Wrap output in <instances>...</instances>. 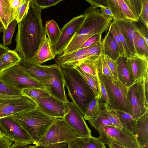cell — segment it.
Returning <instances> with one entry per match:
<instances>
[{"label": "cell", "mask_w": 148, "mask_h": 148, "mask_svg": "<svg viewBox=\"0 0 148 148\" xmlns=\"http://www.w3.org/2000/svg\"><path fill=\"white\" fill-rule=\"evenodd\" d=\"M109 28L110 29V31L113 35L117 44L119 49L120 56L126 57V54L123 46L121 42L115 29L113 26L112 23Z\"/></svg>", "instance_id": "cell-44"}, {"label": "cell", "mask_w": 148, "mask_h": 148, "mask_svg": "<svg viewBox=\"0 0 148 148\" xmlns=\"http://www.w3.org/2000/svg\"><path fill=\"white\" fill-rule=\"evenodd\" d=\"M101 71L102 73L105 75L108 76H113L103 55H101Z\"/></svg>", "instance_id": "cell-48"}, {"label": "cell", "mask_w": 148, "mask_h": 148, "mask_svg": "<svg viewBox=\"0 0 148 148\" xmlns=\"http://www.w3.org/2000/svg\"><path fill=\"white\" fill-rule=\"evenodd\" d=\"M0 93L13 96L23 95L21 91L13 89L0 80Z\"/></svg>", "instance_id": "cell-40"}, {"label": "cell", "mask_w": 148, "mask_h": 148, "mask_svg": "<svg viewBox=\"0 0 148 148\" xmlns=\"http://www.w3.org/2000/svg\"><path fill=\"white\" fill-rule=\"evenodd\" d=\"M148 110L137 119L133 134L141 147L148 143Z\"/></svg>", "instance_id": "cell-21"}, {"label": "cell", "mask_w": 148, "mask_h": 148, "mask_svg": "<svg viewBox=\"0 0 148 148\" xmlns=\"http://www.w3.org/2000/svg\"><path fill=\"white\" fill-rule=\"evenodd\" d=\"M86 1L90 6L84 13L85 15V19L61 54L71 53L79 49L91 37L97 34H102L109 29L113 18L102 14L94 1Z\"/></svg>", "instance_id": "cell-2"}, {"label": "cell", "mask_w": 148, "mask_h": 148, "mask_svg": "<svg viewBox=\"0 0 148 148\" xmlns=\"http://www.w3.org/2000/svg\"><path fill=\"white\" fill-rule=\"evenodd\" d=\"M112 23L115 28L121 42L123 46L126 54V58H129L132 55L129 51L127 47L125 39L121 33L120 30L115 21H113Z\"/></svg>", "instance_id": "cell-42"}, {"label": "cell", "mask_w": 148, "mask_h": 148, "mask_svg": "<svg viewBox=\"0 0 148 148\" xmlns=\"http://www.w3.org/2000/svg\"><path fill=\"white\" fill-rule=\"evenodd\" d=\"M130 62L135 81L144 77L148 74V59L135 54L127 58Z\"/></svg>", "instance_id": "cell-20"}, {"label": "cell", "mask_w": 148, "mask_h": 148, "mask_svg": "<svg viewBox=\"0 0 148 148\" xmlns=\"http://www.w3.org/2000/svg\"><path fill=\"white\" fill-rule=\"evenodd\" d=\"M44 113L52 117L63 119L65 113V103L51 96L31 98Z\"/></svg>", "instance_id": "cell-15"}, {"label": "cell", "mask_w": 148, "mask_h": 148, "mask_svg": "<svg viewBox=\"0 0 148 148\" xmlns=\"http://www.w3.org/2000/svg\"><path fill=\"white\" fill-rule=\"evenodd\" d=\"M101 41V55L106 56L116 61L121 56L117 44L109 28Z\"/></svg>", "instance_id": "cell-19"}, {"label": "cell", "mask_w": 148, "mask_h": 148, "mask_svg": "<svg viewBox=\"0 0 148 148\" xmlns=\"http://www.w3.org/2000/svg\"><path fill=\"white\" fill-rule=\"evenodd\" d=\"M21 91L23 95L26 96L30 99L44 98L50 95L46 89L27 88H22Z\"/></svg>", "instance_id": "cell-32"}, {"label": "cell", "mask_w": 148, "mask_h": 148, "mask_svg": "<svg viewBox=\"0 0 148 148\" xmlns=\"http://www.w3.org/2000/svg\"><path fill=\"white\" fill-rule=\"evenodd\" d=\"M116 61L117 79L127 88L130 87L135 81L127 58L120 56Z\"/></svg>", "instance_id": "cell-18"}, {"label": "cell", "mask_w": 148, "mask_h": 148, "mask_svg": "<svg viewBox=\"0 0 148 148\" xmlns=\"http://www.w3.org/2000/svg\"><path fill=\"white\" fill-rule=\"evenodd\" d=\"M30 136L36 145L55 118L42 112L38 107L11 116Z\"/></svg>", "instance_id": "cell-5"}, {"label": "cell", "mask_w": 148, "mask_h": 148, "mask_svg": "<svg viewBox=\"0 0 148 148\" xmlns=\"http://www.w3.org/2000/svg\"><path fill=\"white\" fill-rule=\"evenodd\" d=\"M96 130L99 135L97 139L105 145L112 140L126 147L139 148L142 147L133 134L123 128L108 125L101 126Z\"/></svg>", "instance_id": "cell-8"}, {"label": "cell", "mask_w": 148, "mask_h": 148, "mask_svg": "<svg viewBox=\"0 0 148 148\" xmlns=\"http://www.w3.org/2000/svg\"><path fill=\"white\" fill-rule=\"evenodd\" d=\"M98 78L101 95V101L102 102L103 101L104 102V103H103V105L104 106L107 105L108 103V99L107 94L105 88L102 82L99 79L98 77Z\"/></svg>", "instance_id": "cell-49"}, {"label": "cell", "mask_w": 148, "mask_h": 148, "mask_svg": "<svg viewBox=\"0 0 148 148\" xmlns=\"http://www.w3.org/2000/svg\"><path fill=\"white\" fill-rule=\"evenodd\" d=\"M4 28L3 24L0 21V33L3 32V30Z\"/></svg>", "instance_id": "cell-59"}, {"label": "cell", "mask_w": 148, "mask_h": 148, "mask_svg": "<svg viewBox=\"0 0 148 148\" xmlns=\"http://www.w3.org/2000/svg\"><path fill=\"white\" fill-rule=\"evenodd\" d=\"M106 110L108 118L112 124L114 126L123 128L115 112L114 111Z\"/></svg>", "instance_id": "cell-45"}, {"label": "cell", "mask_w": 148, "mask_h": 148, "mask_svg": "<svg viewBox=\"0 0 148 148\" xmlns=\"http://www.w3.org/2000/svg\"><path fill=\"white\" fill-rule=\"evenodd\" d=\"M145 77L136 80L127 88V96L130 108L129 113L136 119L148 110V102L144 90Z\"/></svg>", "instance_id": "cell-9"}, {"label": "cell", "mask_w": 148, "mask_h": 148, "mask_svg": "<svg viewBox=\"0 0 148 148\" xmlns=\"http://www.w3.org/2000/svg\"><path fill=\"white\" fill-rule=\"evenodd\" d=\"M3 136H4V135L0 130V137Z\"/></svg>", "instance_id": "cell-61"}, {"label": "cell", "mask_w": 148, "mask_h": 148, "mask_svg": "<svg viewBox=\"0 0 148 148\" xmlns=\"http://www.w3.org/2000/svg\"><path fill=\"white\" fill-rule=\"evenodd\" d=\"M135 17L139 21L142 10V0H125Z\"/></svg>", "instance_id": "cell-37"}, {"label": "cell", "mask_w": 148, "mask_h": 148, "mask_svg": "<svg viewBox=\"0 0 148 148\" xmlns=\"http://www.w3.org/2000/svg\"><path fill=\"white\" fill-rule=\"evenodd\" d=\"M2 71L19 64L21 58L14 50L10 49L1 57Z\"/></svg>", "instance_id": "cell-31"}, {"label": "cell", "mask_w": 148, "mask_h": 148, "mask_svg": "<svg viewBox=\"0 0 148 148\" xmlns=\"http://www.w3.org/2000/svg\"><path fill=\"white\" fill-rule=\"evenodd\" d=\"M94 2L97 7L100 8L102 14L106 16L112 17L113 18L114 16L107 5L106 6L103 5L95 1Z\"/></svg>", "instance_id": "cell-50"}, {"label": "cell", "mask_w": 148, "mask_h": 148, "mask_svg": "<svg viewBox=\"0 0 148 148\" xmlns=\"http://www.w3.org/2000/svg\"><path fill=\"white\" fill-rule=\"evenodd\" d=\"M60 67L68 96L84 115L88 105L95 97V94L75 69L68 66Z\"/></svg>", "instance_id": "cell-3"}, {"label": "cell", "mask_w": 148, "mask_h": 148, "mask_svg": "<svg viewBox=\"0 0 148 148\" xmlns=\"http://www.w3.org/2000/svg\"><path fill=\"white\" fill-rule=\"evenodd\" d=\"M38 107L36 103L24 95L4 101L0 110V119L28 111Z\"/></svg>", "instance_id": "cell-14"}, {"label": "cell", "mask_w": 148, "mask_h": 148, "mask_svg": "<svg viewBox=\"0 0 148 148\" xmlns=\"http://www.w3.org/2000/svg\"><path fill=\"white\" fill-rule=\"evenodd\" d=\"M15 19L14 11L10 6L9 0H0V21L6 29Z\"/></svg>", "instance_id": "cell-26"}, {"label": "cell", "mask_w": 148, "mask_h": 148, "mask_svg": "<svg viewBox=\"0 0 148 148\" xmlns=\"http://www.w3.org/2000/svg\"><path fill=\"white\" fill-rule=\"evenodd\" d=\"M22 0H9L10 6L15 12L21 3Z\"/></svg>", "instance_id": "cell-57"}, {"label": "cell", "mask_w": 148, "mask_h": 148, "mask_svg": "<svg viewBox=\"0 0 148 148\" xmlns=\"http://www.w3.org/2000/svg\"><path fill=\"white\" fill-rule=\"evenodd\" d=\"M85 17L84 13L75 17L62 28L60 36L54 49L56 56L62 53L64 50L82 24Z\"/></svg>", "instance_id": "cell-13"}, {"label": "cell", "mask_w": 148, "mask_h": 148, "mask_svg": "<svg viewBox=\"0 0 148 148\" xmlns=\"http://www.w3.org/2000/svg\"><path fill=\"white\" fill-rule=\"evenodd\" d=\"M105 144L108 145L110 148H125L119 143L112 140L108 142Z\"/></svg>", "instance_id": "cell-56"}, {"label": "cell", "mask_w": 148, "mask_h": 148, "mask_svg": "<svg viewBox=\"0 0 148 148\" xmlns=\"http://www.w3.org/2000/svg\"><path fill=\"white\" fill-rule=\"evenodd\" d=\"M114 111L118 117L123 129L133 134L136 128L137 119L128 113L120 111Z\"/></svg>", "instance_id": "cell-27"}, {"label": "cell", "mask_w": 148, "mask_h": 148, "mask_svg": "<svg viewBox=\"0 0 148 148\" xmlns=\"http://www.w3.org/2000/svg\"><path fill=\"white\" fill-rule=\"evenodd\" d=\"M123 36L127 47L132 54H135V32L137 27L134 22L128 19L114 20Z\"/></svg>", "instance_id": "cell-17"}, {"label": "cell", "mask_w": 148, "mask_h": 148, "mask_svg": "<svg viewBox=\"0 0 148 148\" xmlns=\"http://www.w3.org/2000/svg\"><path fill=\"white\" fill-rule=\"evenodd\" d=\"M134 46L135 54L148 59V44L141 34L138 27L135 32Z\"/></svg>", "instance_id": "cell-28"}, {"label": "cell", "mask_w": 148, "mask_h": 148, "mask_svg": "<svg viewBox=\"0 0 148 148\" xmlns=\"http://www.w3.org/2000/svg\"><path fill=\"white\" fill-rule=\"evenodd\" d=\"M21 96H13L0 93V103L18 98Z\"/></svg>", "instance_id": "cell-54"}, {"label": "cell", "mask_w": 148, "mask_h": 148, "mask_svg": "<svg viewBox=\"0 0 148 148\" xmlns=\"http://www.w3.org/2000/svg\"><path fill=\"white\" fill-rule=\"evenodd\" d=\"M78 137L63 119L55 118L36 145L42 148H66L69 143Z\"/></svg>", "instance_id": "cell-6"}, {"label": "cell", "mask_w": 148, "mask_h": 148, "mask_svg": "<svg viewBox=\"0 0 148 148\" xmlns=\"http://www.w3.org/2000/svg\"><path fill=\"white\" fill-rule=\"evenodd\" d=\"M0 80L20 91L21 89L25 88L45 89L43 84L33 78L18 64L3 71L0 74Z\"/></svg>", "instance_id": "cell-7"}, {"label": "cell", "mask_w": 148, "mask_h": 148, "mask_svg": "<svg viewBox=\"0 0 148 148\" xmlns=\"http://www.w3.org/2000/svg\"><path fill=\"white\" fill-rule=\"evenodd\" d=\"M34 3L38 7L43 9L55 6L62 0H32Z\"/></svg>", "instance_id": "cell-41"}, {"label": "cell", "mask_w": 148, "mask_h": 148, "mask_svg": "<svg viewBox=\"0 0 148 148\" xmlns=\"http://www.w3.org/2000/svg\"><path fill=\"white\" fill-rule=\"evenodd\" d=\"M71 66L77 71L93 91L96 96L101 100V95L98 76H94L84 72L77 66L73 65Z\"/></svg>", "instance_id": "cell-29"}, {"label": "cell", "mask_w": 148, "mask_h": 148, "mask_svg": "<svg viewBox=\"0 0 148 148\" xmlns=\"http://www.w3.org/2000/svg\"></svg>", "instance_id": "cell-63"}, {"label": "cell", "mask_w": 148, "mask_h": 148, "mask_svg": "<svg viewBox=\"0 0 148 148\" xmlns=\"http://www.w3.org/2000/svg\"><path fill=\"white\" fill-rule=\"evenodd\" d=\"M106 1L114 16L113 20L127 19L121 10L118 0H107Z\"/></svg>", "instance_id": "cell-34"}, {"label": "cell", "mask_w": 148, "mask_h": 148, "mask_svg": "<svg viewBox=\"0 0 148 148\" xmlns=\"http://www.w3.org/2000/svg\"><path fill=\"white\" fill-rule=\"evenodd\" d=\"M101 59L97 67V75L104 86L107 94L108 103L104 106L105 108L129 113L130 108L127 96V88L114 76L103 75L101 71Z\"/></svg>", "instance_id": "cell-4"}, {"label": "cell", "mask_w": 148, "mask_h": 148, "mask_svg": "<svg viewBox=\"0 0 148 148\" xmlns=\"http://www.w3.org/2000/svg\"><path fill=\"white\" fill-rule=\"evenodd\" d=\"M90 126L96 130L101 126H114L108 120L106 114V110H101L97 116L94 118L88 121Z\"/></svg>", "instance_id": "cell-33"}, {"label": "cell", "mask_w": 148, "mask_h": 148, "mask_svg": "<svg viewBox=\"0 0 148 148\" xmlns=\"http://www.w3.org/2000/svg\"><path fill=\"white\" fill-rule=\"evenodd\" d=\"M142 8L140 16L142 22L148 28V0H142Z\"/></svg>", "instance_id": "cell-43"}, {"label": "cell", "mask_w": 148, "mask_h": 148, "mask_svg": "<svg viewBox=\"0 0 148 148\" xmlns=\"http://www.w3.org/2000/svg\"><path fill=\"white\" fill-rule=\"evenodd\" d=\"M42 9L30 0L27 13L18 23L14 50L21 59L32 61L46 36L41 19Z\"/></svg>", "instance_id": "cell-1"}, {"label": "cell", "mask_w": 148, "mask_h": 148, "mask_svg": "<svg viewBox=\"0 0 148 148\" xmlns=\"http://www.w3.org/2000/svg\"><path fill=\"white\" fill-rule=\"evenodd\" d=\"M67 148H106L105 145L97 138L78 137L68 145Z\"/></svg>", "instance_id": "cell-22"}, {"label": "cell", "mask_w": 148, "mask_h": 148, "mask_svg": "<svg viewBox=\"0 0 148 148\" xmlns=\"http://www.w3.org/2000/svg\"><path fill=\"white\" fill-rule=\"evenodd\" d=\"M39 147L36 145H32L14 142L10 148H38Z\"/></svg>", "instance_id": "cell-52"}, {"label": "cell", "mask_w": 148, "mask_h": 148, "mask_svg": "<svg viewBox=\"0 0 148 148\" xmlns=\"http://www.w3.org/2000/svg\"><path fill=\"white\" fill-rule=\"evenodd\" d=\"M0 130L4 136L13 142L35 145L30 136L11 116L0 119Z\"/></svg>", "instance_id": "cell-11"}, {"label": "cell", "mask_w": 148, "mask_h": 148, "mask_svg": "<svg viewBox=\"0 0 148 148\" xmlns=\"http://www.w3.org/2000/svg\"><path fill=\"white\" fill-rule=\"evenodd\" d=\"M125 148H127V147H124ZM143 148L142 147H140V148Z\"/></svg>", "instance_id": "cell-62"}, {"label": "cell", "mask_w": 148, "mask_h": 148, "mask_svg": "<svg viewBox=\"0 0 148 148\" xmlns=\"http://www.w3.org/2000/svg\"><path fill=\"white\" fill-rule=\"evenodd\" d=\"M148 28L145 26L139 29L140 32L145 39L147 44H148Z\"/></svg>", "instance_id": "cell-55"}, {"label": "cell", "mask_w": 148, "mask_h": 148, "mask_svg": "<svg viewBox=\"0 0 148 148\" xmlns=\"http://www.w3.org/2000/svg\"><path fill=\"white\" fill-rule=\"evenodd\" d=\"M103 56L112 75L117 78L116 61H113L106 56Z\"/></svg>", "instance_id": "cell-47"}, {"label": "cell", "mask_w": 148, "mask_h": 148, "mask_svg": "<svg viewBox=\"0 0 148 148\" xmlns=\"http://www.w3.org/2000/svg\"><path fill=\"white\" fill-rule=\"evenodd\" d=\"M30 0H22L20 5L15 12V19L18 23L22 19L27 13L29 8Z\"/></svg>", "instance_id": "cell-36"}, {"label": "cell", "mask_w": 148, "mask_h": 148, "mask_svg": "<svg viewBox=\"0 0 148 148\" xmlns=\"http://www.w3.org/2000/svg\"></svg>", "instance_id": "cell-64"}, {"label": "cell", "mask_w": 148, "mask_h": 148, "mask_svg": "<svg viewBox=\"0 0 148 148\" xmlns=\"http://www.w3.org/2000/svg\"><path fill=\"white\" fill-rule=\"evenodd\" d=\"M50 77L43 84L51 95L64 103L68 100L65 90L64 81L60 67L55 64L50 65L49 68Z\"/></svg>", "instance_id": "cell-12"}, {"label": "cell", "mask_w": 148, "mask_h": 148, "mask_svg": "<svg viewBox=\"0 0 148 148\" xmlns=\"http://www.w3.org/2000/svg\"><path fill=\"white\" fill-rule=\"evenodd\" d=\"M10 50V49L7 46L0 43V74L2 71L1 57L3 54L7 52Z\"/></svg>", "instance_id": "cell-53"}, {"label": "cell", "mask_w": 148, "mask_h": 148, "mask_svg": "<svg viewBox=\"0 0 148 148\" xmlns=\"http://www.w3.org/2000/svg\"><path fill=\"white\" fill-rule=\"evenodd\" d=\"M44 28L46 34L48 36L51 47L54 53V48L60 36L61 30L57 23L53 20L46 21Z\"/></svg>", "instance_id": "cell-25"}, {"label": "cell", "mask_w": 148, "mask_h": 148, "mask_svg": "<svg viewBox=\"0 0 148 148\" xmlns=\"http://www.w3.org/2000/svg\"><path fill=\"white\" fill-rule=\"evenodd\" d=\"M55 56L49 39L46 36L32 62L41 65L47 61L54 59Z\"/></svg>", "instance_id": "cell-23"}, {"label": "cell", "mask_w": 148, "mask_h": 148, "mask_svg": "<svg viewBox=\"0 0 148 148\" xmlns=\"http://www.w3.org/2000/svg\"><path fill=\"white\" fill-rule=\"evenodd\" d=\"M102 41L97 42L92 44L87 48L85 56L86 59L101 55Z\"/></svg>", "instance_id": "cell-38"}, {"label": "cell", "mask_w": 148, "mask_h": 148, "mask_svg": "<svg viewBox=\"0 0 148 148\" xmlns=\"http://www.w3.org/2000/svg\"><path fill=\"white\" fill-rule=\"evenodd\" d=\"M101 57V55L88 58L73 66H77L84 72L93 76H97V67Z\"/></svg>", "instance_id": "cell-24"}, {"label": "cell", "mask_w": 148, "mask_h": 148, "mask_svg": "<svg viewBox=\"0 0 148 148\" xmlns=\"http://www.w3.org/2000/svg\"><path fill=\"white\" fill-rule=\"evenodd\" d=\"M17 25L18 23L14 19L10 23L6 29H4L3 32V42L4 45L6 46L11 44L12 38Z\"/></svg>", "instance_id": "cell-35"}, {"label": "cell", "mask_w": 148, "mask_h": 148, "mask_svg": "<svg viewBox=\"0 0 148 148\" xmlns=\"http://www.w3.org/2000/svg\"><path fill=\"white\" fill-rule=\"evenodd\" d=\"M13 142L6 137H0V148H10Z\"/></svg>", "instance_id": "cell-51"}, {"label": "cell", "mask_w": 148, "mask_h": 148, "mask_svg": "<svg viewBox=\"0 0 148 148\" xmlns=\"http://www.w3.org/2000/svg\"><path fill=\"white\" fill-rule=\"evenodd\" d=\"M121 10L127 19L134 22H137L138 20L135 17L125 0H118Z\"/></svg>", "instance_id": "cell-39"}, {"label": "cell", "mask_w": 148, "mask_h": 148, "mask_svg": "<svg viewBox=\"0 0 148 148\" xmlns=\"http://www.w3.org/2000/svg\"><path fill=\"white\" fill-rule=\"evenodd\" d=\"M103 105L101 100L95 96L88 105L84 115V119L88 121L95 117L101 110Z\"/></svg>", "instance_id": "cell-30"}, {"label": "cell", "mask_w": 148, "mask_h": 148, "mask_svg": "<svg viewBox=\"0 0 148 148\" xmlns=\"http://www.w3.org/2000/svg\"><path fill=\"white\" fill-rule=\"evenodd\" d=\"M148 74L145 77L144 79V90L145 97L146 101H148Z\"/></svg>", "instance_id": "cell-58"}, {"label": "cell", "mask_w": 148, "mask_h": 148, "mask_svg": "<svg viewBox=\"0 0 148 148\" xmlns=\"http://www.w3.org/2000/svg\"><path fill=\"white\" fill-rule=\"evenodd\" d=\"M65 113L63 119L77 133L79 137L92 136L84 115L75 104L68 101L65 103Z\"/></svg>", "instance_id": "cell-10"}, {"label": "cell", "mask_w": 148, "mask_h": 148, "mask_svg": "<svg viewBox=\"0 0 148 148\" xmlns=\"http://www.w3.org/2000/svg\"><path fill=\"white\" fill-rule=\"evenodd\" d=\"M18 64L33 78L42 84L50 77V65H40L23 59H21Z\"/></svg>", "instance_id": "cell-16"}, {"label": "cell", "mask_w": 148, "mask_h": 148, "mask_svg": "<svg viewBox=\"0 0 148 148\" xmlns=\"http://www.w3.org/2000/svg\"><path fill=\"white\" fill-rule=\"evenodd\" d=\"M102 34H97L88 38L82 45L80 49L87 48L94 43L101 41Z\"/></svg>", "instance_id": "cell-46"}, {"label": "cell", "mask_w": 148, "mask_h": 148, "mask_svg": "<svg viewBox=\"0 0 148 148\" xmlns=\"http://www.w3.org/2000/svg\"><path fill=\"white\" fill-rule=\"evenodd\" d=\"M4 102H0V110L1 109V108L3 107L4 104Z\"/></svg>", "instance_id": "cell-60"}]
</instances>
